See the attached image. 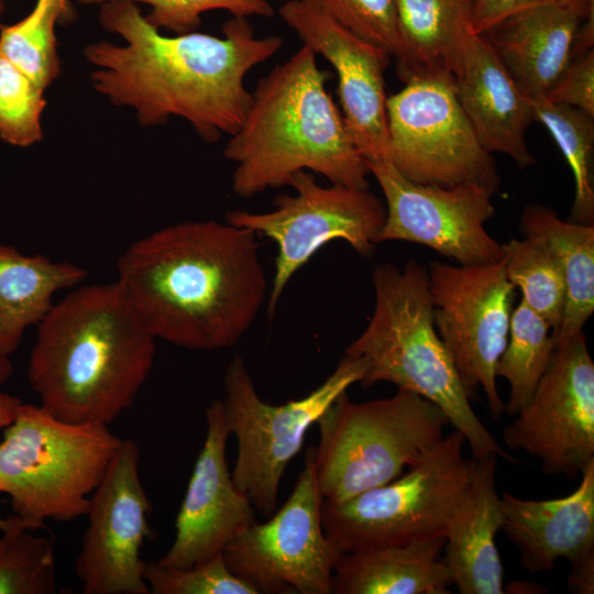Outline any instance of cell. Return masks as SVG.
<instances>
[{
	"instance_id": "cell-26",
	"label": "cell",
	"mask_w": 594,
	"mask_h": 594,
	"mask_svg": "<svg viewBox=\"0 0 594 594\" xmlns=\"http://www.w3.org/2000/svg\"><path fill=\"white\" fill-rule=\"evenodd\" d=\"M400 53L398 75L413 78L453 74L462 45L473 32V0H396Z\"/></svg>"
},
{
	"instance_id": "cell-40",
	"label": "cell",
	"mask_w": 594,
	"mask_h": 594,
	"mask_svg": "<svg viewBox=\"0 0 594 594\" xmlns=\"http://www.w3.org/2000/svg\"><path fill=\"white\" fill-rule=\"evenodd\" d=\"M547 592V588L528 581H513L506 587H504V593L512 594H539Z\"/></svg>"
},
{
	"instance_id": "cell-4",
	"label": "cell",
	"mask_w": 594,
	"mask_h": 594,
	"mask_svg": "<svg viewBox=\"0 0 594 594\" xmlns=\"http://www.w3.org/2000/svg\"><path fill=\"white\" fill-rule=\"evenodd\" d=\"M328 73L302 45L261 77L223 156L234 164L232 191L241 198L289 186L300 170L330 184L369 189L370 170L327 90Z\"/></svg>"
},
{
	"instance_id": "cell-25",
	"label": "cell",
	"mask_w": 594,
	"mask_h": 594,
	"mask_svg": "<svg viewBox=\"0 0 594 594\" xmlns=\"http://www.w3.org/2000/svg\"><path fill=\"white\" fill-rule=\"evenodd\" d=\"M519 231L546 246L562 271L565 304L554 345L563 346L583 332L594 312V226L563 220L550 207L530 204L520 215Z\"/></svg>"
},
{
	"instance_id": "cell-37",
	"label": "cell",
	"mask_w": 594,
	"mask_h": 594,
	"mask_svg": "<svg viewBox=\"0 0 594 594\" xmlns=\"http://www.w3.org/2000/svg\"><path fill=\"white\" fill-rule=\"evenodd\" d=\"M550 4L594 11V0H473L472 28L475 33L484 34L517 12Z\"/></svg>"
},
{
	"instance_id": "cell-38",
	"label": "cell",
	"mask_w": 594,
	"mask_h": 594,
	"mask_svg": "<svg viewBox=\"0 0 594 594\" xmlns=\"http://www.w3.org/2000/svg\"><path fill=\"white\" fill-rule=\"evenodd\" d=\"M568 587L574 594L594 593V548L570 560Z\"/></svg>"
},
{
	"instance_id": "cell-28",
	"label": "cell",
	"mask_w": 594,
	"mask_h": 594,
	"mask_svg": "<svg viewBox=\"0 0 594 594\" xmlns=\"http://www.w3.org/2000/svg\"><path fill=\"white\" fill-rule=\"evenodd\" d=\"M556 349L550 324L524 301L513 309L507 344L496 375L508 382L505 413L514 417L530 400Z\"/></svg>"
},
{
	"instance_id": "cell-23",
	"label": "cell",
	"mask_w": 594,
	"mask_h": 594,
	"mask_svg": "<svg viewBox=\"0 0 594 594\" xmlns=\"http://www.w3.org/2000/svg\"><path fill=\"white\" fill-rule=\"evenodd\" d=\"M444 536L354 551L340 557L331 594H448L452 579L439 557Z\"/></svg>"
},
{
	"instance_id": "cell-10",
	"label": "cell",
	"mask_w": 594,
	"mask_h": 594,
	"mask_svg": "<svg viewBox=\"0 0 594 594\" xmlns=\"http://www.w3.org/2000/svg\"><path fill=\"white\" fill-rule=\"evenodd\" d=\"M386 99L388 160L420 185H477L495 194V160L479 142L455 95L453 76L413 78Z\"/></svg>"
},
{
	"instance_id": "cell-6",
	"label": "cell",
	"mask_w": 594,
	"mask_h": 594,
	"mask_svg": "<svg viewBox=\"0 0 594 594\" xmlns=\"http://www.w3.org/2000/svg\"><path fill=\"white\" fill-rule=\"evenodd\" d=\"M122 439L102 424H67L22 404L0 441V493L35 530L87 514Z\"/></svg>"
},
{
	"instance_id": "cell-14",
	"label": "cell",
	"mask_w": 594,
	"mask_h": 594,
	"mask_svg": "<svg viewBox=\"0 0 594 594\" xmlns=\"http://www.w3.org/2000/svg\"><path fill=\"white\" fill-rule=\"evenodd\" d=\"M503 441L537 458L544 475L574 480L594 460V362L583 332L554 349Z\"/></svg>"
},
{
	"instance_id": "cell-11",
	"label": "cell",
	"mask_w": 594,
	"mask_h": 594,
	"mask_svg": "<svg viewBox=\"0 0 594 594\" xmlns=\"http://www.w3.org/2000/svg\"><path fill=\"white\" fill-rule=\"evenodd\" d=\"M266 212L229 210L226 221L273 240L277 246L275 273L267 301L273 318L292 277L326 244L345 241L358 254L371 257L385 221L381 199L370 191L341 184L323 186L311 172H297Z\"/></svg>"
},
{
	"instance_id": "cell-7",
	"label": "cell",
	"mask_w": 594,
	"mask_h": 594,
	"mask_svg": "<svg viewBox=\"0 0 594 594\" xmlns=\"http://www.w3.org/2000/svg\"><path fill=\"white\" fill-rule=\"evenodd\" d=\"M315 468L326 501L342 502L384 485L419 463L444 437L443 410L398 389L387 398L354 403L342 393L318 418Z\"/></svg>"
},
{
	"instance_id": "cell-13",
	"label": "cell",
	"mask_w": 594,
	"mask_h": 594,
	"mask_svg": "<svg viewBox=\"0 0 594 594\" xmlns=\"http://www.w3.org/2000/svg\"><path fill=\"white\" fill-rule=\"evenodd\" d=\"M433 318L458 376L472 399L484 392L498 419L505 403L497 389L496 367L508 340L515 286L503 258L482 265L432 261L427 267Z\"/></svg>"
},
{
	"instance_id": "cell-43",
	"label": "cell",
	"mask_w": 594,
	"mask_h": 594,
	"mask_svg": "<svg viewBox=\"0 0 594 594\" xmlns=\"http://www.w3.org/2000/svg\"><path fill=\"white\" fill-rule=\"evenodd\" d=\"M6 522H7V518L0 517V530L4 527Z\"/></svg>"
},
{
	"instance_id": "cell-17",
	"label": "cell",
	"mask_w": 594,
	"mask_h": 594,
	"mask_svg": "<svg viewBox=\"0 0 594 594\" xmlns=\"http://www.w3.org/2000/svg\"><path fill=\"white\" fill-rule=\"evenodd\" d=\"M278 13L302 45L334 68L341 113L365 163L388 160L384 75L392 56L352 33L311 0H288Z\"/></svg>"
},
{
	"instance_id": "cell-29",
	"label": "cell",
	"mask_w": 594,
	"mask_h": 594,
	"mask_svg": "<svg viewBox=\"0 0 594 594\" xmlns=\"http://www.w3.org/2000/svg\"><path fill=\"white\" fill-rule=\"evenodd\" d=\"M503 251L507 279L521 290V301L550 324L554 337L565 304V283L557 258L527 237L503 243Z\"/></svg>"
},
{
	"instance_id": "cell-5",
	"label": "cell",
	"mask_w": 594,
	"mask_h": 594,
	"mask_svg": "<svg viewBox=\"0 0 594 594\" xmlns=\"http://www.w3.org/2000/svg\"><path fill=\"white\" fill-rule=\"evenodd\" d=\"M372 317L344 352L366 363L359 384L369 388L388 382L416 393L443 410L450 425L464 436L472 459L496 455L518 463L472 408L435 326L427 267L415 260L402 268L380 264L372 272Z\"/></svg>"
},
{
	"instance_id": "cell-12",
	"label": "cell",
	"mask_w": 594,
	"mask_h": 594,
	"mask_svg": "<svg viewBox=\"0 0 594 594\" xmlns=\"http://www.w3.org/2000/svg\"><path fill=\"white\" fill-rule=\"evenodd\" d=\"M323 497L315 468V447L284 505L233 538L223 550L232 573L260 593L331 594L334 568L345 551L321 522Z\"/></svg>"
},
{
	"instance_id": "cell-20",
	"label": "cell",
	"mask_w": 594,
	"mask_h": 594,
	"mask_svg": "<svg viewBox=\"0 0 594 594\" xmlns=\"http://www.w3.org/2000/svg\"><path fill=\"white\" fill-rule=\"evenodd\" d=\"M503 530L519 551L522 569L538 573L553 569L594 548V460L569 495L534 501L508 492L501 496Z\"/></svg>"
},
{
	"instance_id": "cell-31",
	"label": "cell",
	"mask_w": 594,
	"mask_h": 594,
	"mask_svg": "<svg viewBox=\"0 0 594 594\" xmlns=\"http://www.w3.org/2000/svg\"><path fill=\"white\" fill-rule=\"evenodd\" d=\"M59 20L54 3L36 0L25 18L0 31V54L44 90L61 73L55 34Z\"/></svg>"
},
{
	"instance_id": "cell-1",
	"label": "cell",
	"mask_w": 594,
	"mask_h": 594,
	"mask_svg": "<svg viewBox=\"0 0 594 594\" xmlns=\"http://www.w3.org/2000/svg\"><path fill=\"white\" fill-rule=\"evenodd\" d=\"M98 7L100 25L122 42L101 40L84 47L94 90L131 109L144 128L179 118L207 143L239 129L252 98L248 74L284 43L278 35L257 36L246 18L226 21L221 37L196 31L170 36L153 26L135 2Z\"/></svg>"
},
{
	"instance_id": "cell-21",
	"label": "cell",
	"mask_w": 594,
	"mask_h": 594,
	"mask_svg": "<svg viewBox=\"0 0 594 594\" xmlns=\"http://www.w3.org/2000/svg\"><path fill=\"white\" fill-rule=\"evenodd\" d=\"M496 455L470 459L469 484L448 521L444 558L461 594H503L496 534L504 513L496 490Z\"/></svg>"
},
{
	"instance_id": "cell-24",
	"label": "cell",
	"mask_w": 594,
	"mask_h": 594,
	"mask_svg": "<svg viewBox=\"0 0 594 594\" xmlns=\"http://www.w3.org/2000/svg\"><path fill=\"white\" fill-rule=\"evenodd\" d=\"M86 277V270L68 261L25 255L0 243V354L10 356L18 349L26 328L50 311L55 293Z\"/></svg>"
},
{
	"instance_id": "cell-44",
	"label": "cell",
	"mask_w": 594,
	"mask_h": 594,
	"mask_svg": "<svg viewBox=\"0 0 594 594\" xmlns=\"http://www.w3.org/2000/svg\"><path fill=\"white\" fill-rule=\"evenodd\" d=\"M3 12H4V4H3V1H0V16L2 15Z\"/></svg>"
},
{
	"instance_id": "cell-33",
	"label": "cell",
	"mask_w": 594,
	"mask_h": 594,
	"mask_svg": "<svg viewBox=\"0 0 594 594\" xmlns=\"http://www.w3.org/2000/svg\"><path fill=\"white\" fill-rule=\"evenodd\" d=\"M144 579L153 594H260L231 572L223 553L188 569L146 562Z\"/></svg>"
},
{
	"instance_id": "cell-8",
	"label": "cell",
	"mask_w": 594,
	"mask_h": 594,
	"mask_svg": "<svg viewBox=\"0 0 594 594\" xmlns=\"http://www.w3.org/2000/svg\"><path fill=\"white\" fill-rule=\"evenodd\" d=\"M365 371L362 359L344 355L308 395L273 405L260 397L244 359L232 358L223 376L221 399L226 425L238 442L231 475L255 510L267 518L275 513L280 480L300 451L308 429L342 393L360 383Z\"/></svg>"
},
{
	"instance_id": "cell-35",
	"label": "cell",
	"mask_w": 594,
	"mask_h": 594,
	"mask_svg": "<svg viewBox=\"0 0 594 594\" xmlns=\"http://www.w3.org/2000/svg\"><path fill=\"white\" fill-rule=\"evenodd\" d=\"M361 38L392 57L400 53L396 0H311Z\"/></svg>"
},
{
	"instance_id": "cell-34",
	"label": "cell",
	"mask_w": 594,
	"mask_h": 594,
	"mask_svg": "<svg viewBox=\"0 0 594 594\" xmlns=\"http://www.w3.org/2000/svg\"><path fill=\"white\" fill-rule=\"evenodd\" d=\"M84 6H100L116 0H77ZM145 3L151 10L146 20L158 30L174 34L194 32L201 23V15L211 10H226L233 16L270 18L275 14L267 0H124Z\"/></svg>"
},
{
	"instance_id": "cell-15",
	"label": "cell",
	"mask_w": 594,
	"mask_h": 594,
	"mask_svg": "<svg viewBox=\"0 0 594 594\" xmlns=\"http://www.w3.org/2000/svg\"><path fill=\"white\" fill-rule=\"evenodd\" d=\"M386 200L376 239L425 245L460 265H482L504 257L503 243L485 224L493 218V194L477 185L439 187L406 179L388 160L366 162Z\"/></svg>"
},
{
	"instance_id": "cell-42",
	"label": "cell",
	"mask_w": 594,
	"mask_h": 594,
	"mask_svg": "<svg viewBox=\"0 0 594 594\" xmlns=\"http://www.w3.org/2000/svg\"><path fill=\"white\" fill-rule=\"evenodd\" d=\"M14 366L9 356L0 354V387L12 376Z\"/></svg>"
},
{
	"instance_id": "cell-18",
	"label": "cell",
	"mask_w": 594,
	"mask_h": 594,
	"mask_svg": "<svg viewBox=\"0 0 594 594\" xmlns=\"http://www.w3.org/2000/svg\"><path fill=\"white\" fill-rule=\"evenodd\" d=\"M207 433L178 510L175 539L158 562L188 569L223 553L228 543L256 522L255 508L239 492L227 463L230 436L221 399L206 410Z\"/></svg>"
},
{
	"instance_id": "cell-2",
	"label": "cell",
	"mask_w": 594,
	"mask_h": 594,
	"mask_svg": "<svg viewBox=\"0 0 594 594\" xmlns=\"http://www.w3.org/2000/svg\"><path fill=\"white\" fill-rule=\"evenodd\" d=\"M257 237L227 221L166 226L121 254L116 282L156 339L190 351L231 348L266 299Z\"/></svg>"
},
{
	"instance_id": "cell-3",
	"label": "cell",
	"mask_w": 594,
	"mask_h": 594,
	"mask_svg": "<svg viewBox=\"0 0 594 594\" xmlns=\"http://www.w3.org/2000/svg\"><path fill=\"white\" fill-rule=\"evenodd\" d=\"M156 338L117 282L76 287L37 323L28 381L56 419L109 426L135 402Z\"/></svg>"
},
{
	"instance_id": "cell-36",
	"label": "cell",
	"mask_w": 594,
	"mask_h": 594,
	"mask_svg": "<svg viewBox=\"0 0 594 594\" xmlns=\"http://www.w3.org/2000/svg\"><path fill=\"white\" fill-rule=\"evenodd\" d=\"M544 98L580 109L594 117L593 48L572 58Z\"/></svg>"
},
{
	"instance_id": "cell-45",
	"label": "cell",
	"mask_w": 594,
	"mask_h": 594,
	"mask_svg": "<svg viewBox=\"0 0 594 594\" xmlns=\"http://www.w3.org/2000/svg\"><path fill=\"white\" fill-rule=\"evenodd\" d=\"M0 1H3V0H0Z\"/></svg>"
},
{
	"instance_id": "cell-32",
	"label": "cell",
	"mask_w": 594,
	"mask_h": 594,
	"mask_svg": "<svg viewBox=\"0 0 594 594\" xmlns=\"http://www.w3.org/2000/svg\"><path fill=\"white\" fill-rule=\"evenodd\" d=\"M44 89L0 54V139L29 147L43 139Z\"/></svg>"
},
{
	"instance_id": "cell-27",
	"label": "cell",
	"mask_w": 594,
	"mask_h": 594,
	"mask_svg": "<svg viewBox=\"0 0 594 594\" xmlns=\"http://www.w3.org/2000/svg\"><path fill=\"white\" fill-rule=\"evenodd\" d=\"M531 101L534 120L548 129L573 175L574 198L568 219L594 226V117L544 97Z\"/></svg>"
},
{
	"instance_id": "cell-39",
	"label": "cell",
	"mask_w": 594,
	"mask_h": 594,
	"mask_svg": "<svg viewBox=\"0 0 594 594\" xmlns=\"http://www.w3.org/2000/svg\"><path fill=\"white\" fill-rule=\"evenodd\" d=\"M22 404L20 398L0 392V429L12 422Z\"/></svg>"
},
{
	"instance_id": "cell-30",
	"label": "cell",
	"mask_w": 594,
	"mask_h": 594,
	"mask_svg": "<svg viewBox=\"0 0 594 594\" xmlns=\"http://www.w3.org/2000/svg\"><path fill=\"white\" fill-rule=\"evenodd\" d=\"M16 515L0 530V594L57 592L52 541Z\"/></svg>"
},
{
	"instance_id": "cell-9",
	"label": "cell",
	"mask_w": 594,
	"mask_h": 594,
	"mask_svg": "<svg viewBox=\"0 0 594 594\" xmlns=\"http://www.w3.org/2000/svg\"><path fill=\"white\" fill-rule=\"evenodd\" d=\"M464 436L454 429L397 479L342 502L322 501L326 535L344 551L444 536L470 480Z\"/></svg>"
},
{
	"instance_id": "cell-16",
	"label": "cell",
	"mask_w": 594,
	"mask_h": 594,
	"mask_svg": "<svg viewBox=\"0 0 594 594\" xmlns=\"http://www.w3.org/2000/svg\"><path fill=\"white\" fill-rule=\"evenodd\" d=\"M140 448L122 439L90 496L88 527L75 561L85 594H150L141 549L153 532L139 470Z\"/></svg>"
},
{
	"instance_id": "cell-19",
	"label": "cell",
	"mask_w": 594,
	"mask_h": 594,
	"mask_svg": "<svg viewBox=\"0 0 594 594\" xmlns=\"http://www.w3.org/2000/svg\"><path fill=\"white\" fill-rule=\"evenodd\" d=\"M452 76L459 103L481 145L491 154L507 155L519 168L535 164L526 142L532 101L483 34L468 35Z\"/></svg>"
},
{
	"instance_id": "cell-22",
	"label": "cell",
	"mask_w": 594,
	"mask_h": 594,
	"mask_svg": "<svg viewBox=\"0 0 594 594\" xmlns=\"http://www.w3.org/2000/svg\"><path fill=\"white\" fill-rule=\"evenodd\" d=\"M593 12L570 6L535 7L483 35L521 92L530 99L546 97L574 57L578 32Z\"/></svg>"
},
{
	"instance_id": "cell-41",
	"label": "cell",
	"mask_w": 594,
	"mask_h": 594,
	"mask_svg": "<svg viewBox=\"0 0 594 594\" xmlns=\"http://www.w3.org/2000/svg\"><path fill=\"white\" fill-rule=\"evenodd\" d=\"M37 1L54 3L55 6H57L61 12L59 23L65 24V23L72 22L75 18V10L70 0H37Z\"/></svg>"
}]
</instances>
